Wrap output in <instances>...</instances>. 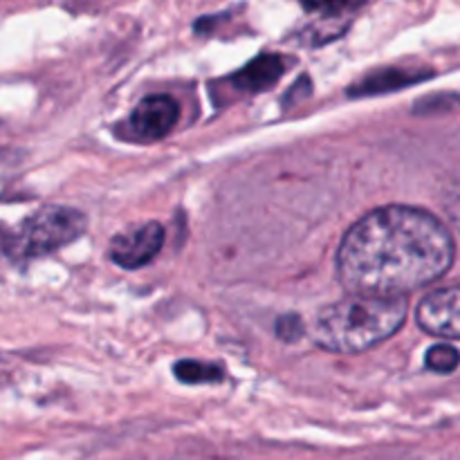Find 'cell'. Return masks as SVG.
Instances as JSON below:
<instances>
[{
  "instance_id": "obj_4",
  "label": "cell",
  "mask_w": 460,
  "mask_h": 460,
  "mask_svg": "<svg viewBox=\"0 0 460 460\" xmlns=\"http://www.w3.org/2000/svg\"><path fill=\"white\" fill-rule=\"evenodd\" d=\"M164 238V227L160 223H144L112 238L111 259L124 270L144 268L160 254Z\"/></svg>"
},
{
  "instance_id": "obj_11",
  "label": "cell",
  "mask_w": 460,
  "mask_h": 460,
  "mask_svg": "<svg viewBox=\"0 0 460 460\" xmlns=\"http://www.w3.org/2000/svg\"><path fill=\"white\" fill-rule=\"evenodd\" d=\"M277 335L283 341H296L304 335V322L296 314H286V317H279L277 322Z\"/></svg>"
},
{
  "instance_id": "obj_2",
  "label": "cell",
  "mask_w": 460,
  "mask_h": 460,
  "mask_svg": "<svg viewBox=\"0 0 460 460\" xmlns=\"http://www.w3.org/2000/svg\"><path fill=\"white\" fill-rule=\"evenodd\" d=\"M407 319L404 296L353 295L326 305L308 326L314 344L332 353H364L400 331Z\"/></svg>"
},
{
  "instance_id": "obj_7",
  "label": "cell",
  "mask_w": 460,
  "mask_h": 460,
  "mask_svg": "<svg viewBox=\"0 0 460 460\" xmlns=\"http://www.w3.org/2000/svg\"><path fill=\"white\" fill-rule=\"evenodd\" d=\"M286 63L279 54H261L254 61L247 63L243 70H238L236 75L229 76V84L232 88L241 90L245 94L261 93V90H270L286 72Z\"/></svg>"
},
{
  "instance_id": "obj_6",
  "label": "cell",
  "mask_w": 460,
  "mask_h": 460,
  "mask_svg": "<svg viewBox=\"0 0 460 460\" xmlns=\"http://www.w3.org/2000/svg\"><path fill=\"white\" fill-rule=\"evenodd\" d=\"M458 304L460 290L458 286L440 288L431 292L418 305V326L425 332L436 337H449L456 340L460 335L458 328Z\"/></svg>"
},
{
  "instance_id": "obj_5",
  "label": "cell",
  "mask_w": 460,
  "mask_h": 460,
  "mask_svg": "<svg viewBox=\"0 0 460 460\" xmlns=\"http://www.w3.org/2000/svg\"><path fill=\"white\" fill-rule=\"evenodd\" d=\"M180 117V103L171 94H151L142 99L130 112L128 126L135 137L139 139H162L173 130Z\"/></svg>"
},
{
  "instance_id": "obj_8",
  "label": "cell",
  "mask_w": 460,
  "mask_h": 460,
  "mask_svg": "<svg viewBox=\"0 0 460 460\" xmlns=\"http://www.w3.org/2000/svg\"><path fill=\"white\" fill-rule=\"evenodd\" d=\"M425 76H431V75L429 72H409V70L391 67V70H382V72H376L373 76H367L364 81L355 84L349 93L355 94V97H359V94H380V93H386V90H398L409 84H416V81H422Z\"/></svg>"
},
{
  "instance_id": "obj_10",
  "label": "cell",
  "mask_w": 460,
  "mask_h": 460,
  "mask_svg": "<svg viewBox=\"0 0 460 460\" xmlns=\"http://www.w3.org/2000/svg\"><path fill=\"white\" fill-rule=\"evenodd\" d=\"M427 368L436 373H452L458 368V350L452 344H436L427 350Z\"/></svg>"
},
{
  "instance_id": "obj_3",
  "label": "cell",
  "mask_w": 460,
  "mask_h": 460,
  "mask_svg": "<svg viewBox=\"0 0 460 460\" xmlns=\"http://www.w3.org/2000/svg\"><path fill=\"white\" fill-rule=\"evenodd\" d=\"M88 218L70 207H45L22 223L21 232L7 243L13 261H31L52 254L85 232Z\"/></svg>"
},
{
  "instance_id": "obj_9",
  "label": "cell",
  "mask_w": 460,
  "mask_h": 460,
  "mask_svg": "<svg viewBox=\"0 0 460 460\" xmlns=\"http://www.w3.org/2000/svg\"><path fill=\"white\" fill-rule=\"evenodd\" d=\"M175 377L184 385H207V382H223L225 373L220 367L205 362H193V359H182L173 368Z\"/></svg>"
},
{
  "instance_id": "obj_12",
  "label": "cell",
  "mask_w": 460,
  "mask_h": 460,
  "mask_svg": "<svg viewBox=\"0 0 460 460\" xmlns=\"http://www.w3.org/2000/svg\"><path fill=\"white\" fill-rule=\"evenodd\" d=\"M299 3L304 4L308 12L323 13V16H335L341 9H346V4H349L350 0H299Z\"/></svg>"
},
{
  "instance_id": "obj_1",
  "label": "cell",
  "mask_w": 460,
  "mask_h": 460,
  "mask_svg": "<svg viewBox=\"0 0 460 460\" xmlns=\"http://www.w3.org/2000/svg\"><path fill=\"white\" fill-rule=\"evenodd\" d=\"M454 238L418 207L389 205L362 216L337 250V274L353 295L404 296L438 281L454 263Z\"/></svg>"
}]
</instances>
